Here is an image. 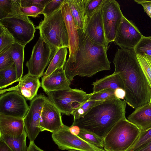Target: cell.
I'll return each instance as SVG.
<instances>
[{
    "instance_id": "9c48e42d",
    "label": "cell",
    "mask_w": 151,
    "mask_h": 151,
    "mask_svg": "<svg viewBox=\"0 0 151 151\" xmlns=\"http://www.w3.org/2000/svg\"><path fill=\"white\" fill-rule=\"evenodd\" d=\"M101 12L105 36L109 45L110 42L114 41L124 15L119 3L114 0H105Z\"/></svg>"
},
{
    "instance_id": "bcb514c9",
    "label": "cell",
    "mask_w": 151,
    "mask_h": 151,
    "mask_svg": "<svg viewBox=\"0 0 151 151\" xmlns=\"http://www.w3.org/2000/svg\"><path fill=\"white\" fill-rule=\"evenodd\" d=\"M149 104L151 106V93L150 99V100Z\"/></svg>"
},
{
    "instance_id": "30bf717a",
    "label": "cell",
    "mask_w": 151,
    "mask_h": 151,
    "mask_svg": "<svg viewBox=\"0 0 151 151\" xmlns=\"http://www.w3.org/2000/svg\"><path fill=\"white\" fill-rule=\"evenodd\" d=\"M53 140L61 150L78 151H106L85 141L78 136L72 134L69 127L64 125L58 131L52 133Z\"/></svg>"
},
{
    "instance_id": "6da1fadb",
    "label": "cell",
    "mask_w": 151,
    "mask_h": 151,
    "mask_svg": "<svg viewBox=\"0 0 151 151\" xmlns=\"http://www.w3.org/2000/svg\"><path fill=\"white\" fill-rule=\"evenodd\" d=\"M113 62L114 73L121 77L126 92L125 101L136 109L148 104L151 89L142 70L133 49L118 48Z\"/></svg>"
},
{
    "instance_id": "603a6c76",
    "label": "cell",
    "mask_w": 151,
    "mask_h": 151,
    "mask_svg": "<svg viewBox=\"0 0 151 151\" xmlns=\"http://www.w3.org/2000/svg\"><path fill=\"white\" fill-rule=\"evenodd\" d=\"M24 47V46L15 42L9 48L16 67L18 82L22 77L23 74Z\"/></svg>"
},
{
    "instance_id": "f6af8a7d",
    "label": "cell",
    "mask_w": 151,
    "mask_h": 151,
    "mask_svg": "<svg viewBox=\"0 0 151 151\" xmlns=\"http://www.w3.org/2000/svg\"><path fill=\"white\" fill-rule=\"evenodd\" d=\"M137 151H151V142Z\"/></svg>"
},
{
    "instance_id": "52a82bcc",
    "label": "cell",
    "mask_w": 151,
    "mask_h": 151,
    "mask_svg": "<svg viewBox=\"0 0 151 151\" xmlns=\"http://www.w3.org/2000/svg\"><path fill=\"white\" fill-rule=\"evenodd\" d=\"M14 38L15 42L25 47L33 39L36 28L29 17L19 14H10L0 19Z\"/></svg>"
},
{
    "instance_id": "cb8c5ba5",
    "label": "cell",
    "mask_w": 151,
    "mask_h": 151,
    "mask_svg": "<svg viewBox=\"0 0 151 151\" xmlns=\"http://www.w3.org/2000/svg\"><path fill=\"white\" fill-rule=\"evenodd\" d=\"M27 137L25 129L20 136L12 137L0 134V140L5 142L12 151H27L26 144Z\"/></svg>"
},
{
    "instance_id": "277c9868",
    "label": "cell",
    "mask_w": 151,
    "mask_h": 151,
    "mask_svg": "<svg viewBox=\"0 0 151 151\" xmlns=\"http://www.w3.org/2000/svg\"><path fill=\"white\" fill-rule=\"evenodd\" d=\"M36 28L40 36L54 51L63 48H69L68 35L61 8L51 15L44 17Z\"/></svg>"
},
{
    "instance_id": "1f68e13d",
    "label": "cell",
    "mask_w": 151,
    "mask_h": 151,
    "mask_svg": "<svg viewBox=\"0 0 151 151\" xmlns=\"http://www.w3.org/2000/svg\"><path fill=\"white\" fill-rule=\"evenodd\" d=\"M151 142V128L141 131L140 134L132 147L127 151H137Z\"/></svg>"
},
{
    "instance_id": "4316f807",
    "label": "cell",
    "mask_w": 151,
    "mask_h": 151,
    "mask_svg": "<svg viewBox=\"0 0 151 151\" xmlns=\"http://www.w3.org/2000/svg\"><path fill=\"white\" fill-rule=\"evenodd\" d=\"M18 82L14 64L11 66L0 70V89H3Z\"/></svg>"
},
{
    "instance_id": "b9f144b4",
    "label": "cell",
    "mask_w": 151,
    "mask_h": 151,
    "mask_svg": "<svg viewBox=\"0 0 151 151\" xmlns=\"http://www.w3.org/2000/svg\"><path fill=\"white\" fill-rule=\"evenodd\" d=\"M27 151H44L38 147L34 142H30Z\"/></svg>"
},
{
    "instance_id": "f35d334b",
    "label": "cell",
    "mask_w": 151,
    "mask_h": 151,
    "mask_svg": "<svg viewBox=\"0 0 151 151\" xmlns=\"http://www.w3.org/2000/svg\"><path fill=\"white\" fill-rule=\"evenodd\" d=\"M49 0H21V7L35 6L44 8Z\"/></svg>"
},
{
    "instance_id": "d6a6232c",
    "label": "cell",
    "mask_w": 151,
    "mask_h": 151,
    "mask_svg": "<svg viewBox=\"0 0 151 151\" xmlns=\"http://www.w3.org/2000/svg\"><path fill=\"white\" fill-rule=\"evenodd\" d=\"M103 101L88 100L75 110L72 115L73 120L79 119L86 114L93 106Z\"/></svg>"
},
{
    "instance_id": "60d3db41",
    "label": "cell",
    "mask_w": 151,
    "mask_h": 151,
    "mask_svg": "<svg viewBox=\"0 0 151 151\" xmlns=\"http://www.w3.org/2000/svg\"><path fill=\"white\" fill-rule=\"evenodd\" d=\"M114 95L116 97L120 99H124L126 96L125 90L121 88H118L114 90Z\"/></svg>"
},
{
    "instance_id": "7c38bea8",
    "label": "cell",
    "mask_w": 151,
    "mask_h": 151,
    "mask_svg": "<svg viewBox=\"0 0 151 151\" xmlns=\"http://www.w3.org/2000/svg\"><path fill=\"white\" fill-rule=\"evenodd\" d=\"M29 106L26 99L16 91H9L0 95V114L24 118Z\"/></svg>"
},
{
    "instance_id": "8d00e7d4",
    "label": "cell",
    "mask_w": 151,
    "mask_h": 151,
    "mask_svg": "<svg viewBox=\"0 0 151 151\" xmlns=\"http://www.w3.org/2000/svg\"><path fill=\"white\" fill-rule=\"evenodd\" d=\"M44 8L35 6L21 7L19 8L20 14L24 15L33 17H37L41 14Z\"/></svg>"
},
{
    "instance_id": "4dcf8cb0",
    "label": "cell",
    "mask_w": 151,
    "mask_h": 151,
    "mask_svg": "<svg viewBox=\"0 0 151 151\" xmlns=\"http://www.w3.org/2000/svg\"><path fill=\"white\" fill-rule=\"evenodd\" d=\"M133 50L136 55L145 54L151 56V36H143Z\"/></svg>"
},
{
    "instance_id": "2e32d148",
    "label": "cell",
    "mask_w": 151,
    "mask_h": 151,
    "mask_svg": "<svg viewBox=\"0 0 151 151\" xmlns=\"http://www.w3.org/2000/svg\"><path fill=\"white\" fill-rule=\"evenodd\" d=\"M101 8L88 18L83 33L94 44L103 46L107 50L109 45L107 43L104 33Z\"/></svg>"
},
{
    "instance_id": "d4e9b609",
    "label": "cell",
    "mask_w": 151,
    "mask_h": 151,
    "mask_svg": "<svg viewBox=\"0 0 151 151\" xmlns=\"http://www.w3.org/2000/svg\"><path fill=\"white\" fill-rule=\"evenodd\" d=\"M67 53L66 47H63L58 50L42 77L45 78L48 76L58 68L64 67L66 61Z\"/></svg>"
},
{
    "instance_id": "836d02e7",
    "label": "cell",
    "mask_w": 151,
    "mask_h": 151,
    "mask_svg": "<svg viewBox=\"0 0 151 151\" xmlns=\"http://www.w3.org/2000/svg\"><path fill=\"white\" fill-rule=\"evenodd\" d=\"M114 90L107 89L96 93H91L89 100L104 101L117 99L114 95Z\"/></svg>"
},
{
    "instance_id": "ee69618b",
    "label": "cell",
    "mask_w": 151,
    "mask_h": 151,
    "mask_svg": "<svg viewBox=\"0 0 151 151\" xmlns=\"http://www.w3.org/2000/svg\"><path fill=\"white\" fill-rule=\"evenodd\" d=\"M80 128L77 126L71 125L69 127L70 132L73 134L77 135L79 134Z\"/></svg>"
},
{
    "instance_id": "5bb4252c",
    "label": "cell",
    "mask_w": 151,
    "mask_h": 151,
    "mask_svg": "<svg viewBox=\"0 0 151 151\" xmlns=\"http://www.w3.org/2000/svg\"><path fill=\"white\" fill-rule=\"evenodd\" d=\"M61 10L67 31L69 44V55L65 63H71L74 62L79 49V33L68 4L65 0Z\"/></svg>"
},
{
    "instance_id": "ac0fdd59",
    "label": "cell",
    "mask_w": 151,
    "mask_h": 151,
    "mask_svg": "<svg viewBox=\"0 0 151 151\" xmlns=\"http://www.w3.org/2000/svg\"><path fill=\"white\" fill-rule=\"evenodd\" d=\"M41 86L47 92L70 87L71 82L67 78L64 67L58 68L48 76L42 78Z\"/></svg>"
},
{
    "instance_id": "f546056e",
    "label": "cell",
    "mask_w": 151,
    "mask_h": 151,
    "mask_svg": "<svg viewBox=\"0 0 151 151\" xmlns=\"http://www.w3.org/2000/svg\"><path fill=\"white\" fill-rule=\"evenodd\" d=\"M87 142L101 148H104L103 140L94 133L86 130L80 129L77 135Z\"/></svg>"
},
{
    "instance_id": "7dc6e473",
    "label": "cell",
    "mask_w": 151,
    "mask_h": 151,
    "mask_svg": "<svg viewBox=\"0 0 151 151\" xmlns=\"http://www.w3.org/2000/svg\"><path fill=\"white\" fill-rule=\"evenodd\" d=\"M67 151H78L77 150H68Z\"/></svg>"
},
{
    "instance_id": "e575fe53",
    "label": "cell",
    "mask_w": 151,
    "mask_h": 151,
    "mask_svg": "<svg viewBox=\"0 0 151 151\" xmlns=\"http://www.w3.org/2000/svg\"><path fill=\"white\" fill-rule=\"evenodd\" d=\"M105 0H85V16L88 18L101 8Z\"/></svg>"
},
{
    "instance_id": "d590c367",
    "label": "cell",
    "mask_w": 151,
    "mask_h": 151,
    "mask_svg": "<svg viewBox=\"0 0 151 151\" xmlns=\"http://www.w3.org/2000/svg\"><path fill=\"white\" fill-rule=\"evenodd\" d=\"M65 0H49L45 6L41 14L47 17L61 8Z\"/></svg>"
},
{
    "instance_id": "e0dca14e",
    "label": "cell",
    "mask_w": 151,
    "mask_h": 151,
    "mask_svg": "<svg viewBox=\"0 0 151 151\" xmlns=\"http://www.w3.org/2000/svg\"><path fill=\"white\" fill-rule=\"evenodd\" d=\"M40 86L41 83L39 78L27 73L21 78L17 85L8 88L0 89V94L14 91L26 99L31 101L37 95L38 91Z\"/></svg>"
},
{
    "instance_id": "8992f818",
    "label": "cell",
    "mask_w": 151,
    "mask_h": 151,
    "mask_svg": "<svg viewBox=\"0 0 151 151\" xmlns=\"http://www.w3.org/2000/svg\"><path fill=\"white\" fill-rule=\"evenodd\" d=\"M49 99L61 113L66 115L73 112L89 100L91 93L69 87L46 93Z\"/></svg>"
},
{
    "instance_id": "f1b7e54d",
    "label": "cell",
    "mask_w": 151,
    "mask_h": 151,
    "mask_svg": "<svg viewBox=\"0 0 151 151\" xmlns=\"http://www.w3.org/2000/svg\"><path fill=\"white\" fill-rule=\"evenodd\" d=\"M137 57L151 89V56L144 54L142 55H137Z\"/></svg>"
},
{
    "instance_id": "3957f363",
    "label": "cell",
    "mask_w": 151,
    "mask_h": 151,
    "mask_svg": "<svg viewBox=\"0 0 151 151\" xmlns=\"http://www.w3.org/2000/svg\"><path fill=\"white\" fill-rule=\"evenodd\" d=\"M126 103L125 100L117 99L103 101L82 117L73 120L72 125L91 132L103 140L117 122L126 118Z\"/></svg>"
},
{
    "instance_id": "74e56055",
    "label": "cell",
    "mask_w": 151,
    "mask_h": 151,
    "mask_svg": "<svg viewBox=\"0 0 151 151\" xmlns=\"http://www.w3.org/2000/svg\"><path fill=\"white\" fill-rule=\"evenodd\" d=\"M14 62L9 49L0 55V70L12 66Z\"/></svg>"
},
{
    "instance_id": "83f0119b",
    "label": "cell",
    "mask_w": 151,
    "mask_h": 151,
    "mask_svg": "<svg viewBox=\"0 0 151 151\" xmlns=\"http://www.w3.org/2000/svg\"><path fill=\"white\" fill-rule=\"evenodd\" d=\"M15 42L13 36L0 23V55L8 50Z\"/></svg>"
},
{
    "instance_id": "7bdbcfd3",
    "label": "cell",
    "mask_w": 151,
    "mask_h": 151,
    "mask_svg": "<svg viewBox=\"0 0 151 151\" xmlns=\"http://www.w3.org/2000/svg\"><path fill=\"white\" fill-rule=\"evenodd\" d=\"M0 151H12L6 144L0 140Z\"/></svg>"
},
{
    "instance_id": "484cf974",
    "label": "cell",
    "mask_w": 151,
    "mask_h": 151,
    "mask_svg": "<svg viewBox=\"0 0 151 151\" xmlns=\"http://www.w3.org/2000/svg\"><path fill=\"white\" fill-rule=\"evenodd\" d=\"M21 0H0V19L12 14H20Z\"/></svg>"
},
{
    "instance_id": "ffe728a7",
    "label": "cell",
    "mask_w": 151,
    "mask_h": 151,
    "mask_svg": "<svg viewBox=\"0 0 151 151\" xmlns=\"http://www.w3.org/2000/svg\"><path fill=\"white\" fill-rule=\"evenodd\" d=\"M127 119L141 131L151 128V106L149 103L136 109Z\"/></svg>"
},
{
    "instance_id": "ba28073f",
    "label": "cell",
    "mask_w": 151,
    "mask_h": 151,
    "mask_svg": "<svg viewBox=\"0 0 151 151\" xmlns=\"http://www.w3.org/2000/svg\"><path fill=\"white\" fill-rule=\"evenodd\" d=\"M56 51L51 49L40 36L33 47L30 59L26 63L28 73L39 78L43 76L45 69Z\"/></svg>"
},
{
    "instance_id": "5b68a950",
    "label": "cell",
    "mask_w": 151,
    "mask_h": 151,
    "mask_svg": "<svg viewBox=\"0 0 151 151\" xmlns=\"http://www.w3.org/2000/svg\"><path fill=\"white\" fill-rule=\"evenodd\" d=\"M141 130L126 118L117 122L103 139L106 151H127L136 142Z\"/></svg>"
},
{
    "instance_id": "4fadbf2b",
    "label": "cell",
    "mask_w": 151,
    "mask_h": 151,
    "mask_svg": "<svg viewBox=\"0 0 151 151\" xmlns=\"http://www.w3.org/2000/svg\"><path fill=\"white\" fill-rule=\"evenodd\" d=\"M143 36L135 25L124 16L114 42L121 48L133 49Z\"/></svg>"
},
{
    "instance_id": "ab89813d",
    "label": "cell",
    "mask_w": 151,
    "mask_h": 151,
    "mask_svg": "<svg viewBox=\"0 0 151 151\" xmlns=\"http://www.w3.org/2000/svg\"><path fill=\"white\" fill-rule=\"evenodd\" d=\"M134 1L142 5L145 11L151 19V0H134Z\"/></svg>"
},
{
    "instance_id": "44dd1931",
    "label": "cell",
    "mask_w": 151,
    "mask_h": 151,
    "mask_svg": "<svg viewBox=\"0 0 151 151\" xmlns=\"http://www.w3.org/2000/svg\"><path fill=\"white\" fill-rule=\"evenodd\" d=\"M68 4L75 24L78 30L85 31L87 20L85 16V0H65Z\"/></svg>"
},
{
    "instance_id": "d6986e66",
    "label": "cell",
    "mask_w": 151,
    "mask_h": 151,
    "mask_svg": "<svg viewBox=\"0 0 151 151\" xmlns=\"http://www.w3.org/2000/svg\"><path fill=\"white\" fill-rule=\"evenodd\" d=\"M25 129L23 118L0 114V134L18 137Z\"/></svg>"
},
{
    "instance_id": "9a60e30c",
    "label": "cell",
    "mask_w": 151,
    "mask_h": 151,
    "mask_svg": "<svg viewBox=\"0 0 151 151\" xmlns=\"http://www.w3.org/2000/svg\"><path fill=\"white\" fill-rule=\"evenodd\" d=\"M61 113L47 98L43 106L40 117L41 132L47 131L52 133L61 129L64 125Z\"/></svg>"
},
{
    "instance_id": "8fae6325",
    "label": "cell",
    "mask_w": 151,
    "mask_h": 151,
    "mask_svg": "<svg viewBox=\"0 0 151 151\" xmlns=\"http://www.w3.org/2000/svg\"><path fill=\"white\" fill-rule=\"evenodd\" d=\"M47 99L42 94L36 96L31 101L28 110L23 118L25 128L30 142H34L41 132L40 125L41 115Z\"/></svg>"
},
{
    "instance_id": "7402d4cb",
    "label": "cell",
    "mask_w": 151,
    "mask_h": 151,
    "mask_svg": "<svg viewBox=\"0 0 151 151\" xmlns=\"http://www.w3.org/2000/svg\"><path fill=\"white\" fill-rule=\"evenodd\" d=\"M93 93H96L107 89L115 90L118 88L124 89L122 81L119 76L116 73L106 76L93 83Z\"/></svg>"
},
{
    "instance_id": "7a4b0ae2",
    "label": "cell",
    "mask_w": 151,
    "mask_h": 151,
    "mask_svg": "<svg viewBox=\"0 0 151 151\" xmlns=\"http://www.w3.org/2000/svg\"><path fill=\"white\" fill-rule=\"evenodd\" d=\"M78 32L79 49L75 60L71 63H65L64 66L65 75L70 82L76 76L91 77L98 72L111 69V62L105 47L95 44L83 32Z\"/></svg>"
}]
</instances>
